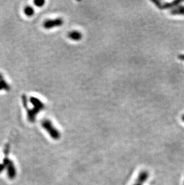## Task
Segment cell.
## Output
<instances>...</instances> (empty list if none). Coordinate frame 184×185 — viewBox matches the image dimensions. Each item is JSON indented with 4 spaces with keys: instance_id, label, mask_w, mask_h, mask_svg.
Instances as JSON below:
<instances>
[{
    "instance_id": "obj_4",
    "label": "cell",
    "mask_w": 184,
    "mask_h": 185,
    "mask_svg": "<svg viewBox=\"0 0 184 185\" xmlns=\"http://www.w3.org/2000/svg\"><path fill=\"white\" fill-rule=\"evenodd\" d=\"M64 24V20L61 18L47 19L43 22V27L46 29H50L56 27H60Z\"/></svg>"
},
{
    "instance_id": "obj_9",
    "label": "cell",
    "mask_w": 184,
    "mask_h": 185,
    "mask_svg": "<svg viewBox=\"0 0 184 185\" xmlns=\"http://www.w3.org/2000/svg\"><path fill=\"white\" fill-rule=\"evenodd\" d=\"M10 89V86L4 80V77L1 73H0V91H8Z\"/></svg>"
},
{
    "instance_id": "obj_7",
    "label": "cell",
    "mask_w": 184,
    "mask_h": 185,
    "mask_svg": "<svg viewBox=\"0 0 184 185\" xmlns=\"http://www.w3.org/2000/svg\"><path fill=\"white\" fill-rule=\"evenodd\" d=\"M148 177H149L148 172L146 170L142 171L140 172V173L139 174V175L138 176L136 182L142 185L147 182Z\"/></svg>"
},
{
    "instance_id": "obj_3",
    "label": "cell",
    "mask_w": 184,
    "mask_h": 185,
    "mask_svg": "<svg viewBox=\"0 0 184 185\" xmlns=\"http://www.w3.org/2000/svg\"><path fill=\"white\" fill-rule=\"evenodd\" d=\"M2 164L7 169L8 178L11 180L14 179L17 175V170L13 162L8 158H5L3 160Z\"/></svg>"
},
{
    "instance_id": "obj_12",
    "label": "cell",
    "mask_w": 184,
    "mask_h": 185,
    "mask_svg": "<svg viewBox=\"0 0 184 185\" xmlns=\"http://www.w3.org/2000/svg\"><path fill=\"white\" fill-rule=\"evenodd\" d=\"M5 169V166L3 164H0V173H1Z\"/></svg>"
},
{
    "instance_id": "obj_13",
    "label": "cell",
    "mask_w": 184,
    "mask_h": 185,
    "mask_svg": "<svg viewBox=\"0 0 184 185\" xmlns=\"http://www.w3.org/2000/svg\"><path fill=\"white\" fill-rule=\"evenodd\" d=\"M179 59L182 60V61H184V54H181V55H180L179 56H178Z\"/></svg>"
},
{
    "instance_id": "obj_10",
    "label": "cell",
    "mask_w": 184,
    "mask_h": 185,
    "mask_svg": "<svg viewBox=\"0 0 184 185\" xmlns=\"http://www.w3.org/2000/svg\"><path fill=\"white\" fill-rule=\"evenodd\" d=\"M23 11L25 15L28 17H32L35 13V10L31 6H26Z\"/></svg>"
},
{
    "instance_id": "obj_1",
    "label": "cell",
    "mask_w": 184,
    "mask_h": 185,
    "mask_svg": "<svg viewBox=\"0 0 184 185\" xmlns=\"http://www.w3.org/2000/svg\"><path fill=\"white\" fill-rule=\"evenodd\" d=\"M30 102L33 105L32 108H26L27 111L28 120L31 123L35 121L37 114L45 108V104L40 99L36 97L31 96L29 99Z\"/></svg>"
},
{
    "instance_id": "obj_8",
    "label": "cell",
    "mask_w": 184,
    "mask_h": 185,
    "mask_svg": "<svg viewBox=\"0 0 184 185\" xmlns=\"http://www.w3.org/2000/svg\"><path fill=\"white\" fill-rule=\"evenodd\" d=\"M171 14L174 16L181 15L184 16V5H178L174 8L172 9L170 11Z\"/></svg>"
},
{
    "instance_id": "obj_2",
    "label": "cell",
    "mask_w": 184,
    "mask_h": 185,
    "mask_svg": "<svg viewBox=\"0 0 184 185\" xmlns=\"http://www.w3.org/2000/svg\"><path fill=\"white\" fill-rule=\"evenodd\" d=\"M42 128L48 133L49 136L54 140H58L61 137L60 131L55 126L49 119H43L41 123Z\"/></svg>"
},
{
    "instance_id": "obj_5",
    "label": "cell",
    "mask_w": 184,
    "mask_h": 185,
    "mask_svg": "<svg viewBox=\"0 0 184 185\" xmlns=\"http://www.w3.org/2000/svg\"><path fill=\"white\" fill-rule=\"evenodd\" d=\"M152 2L154 3L155 5L160 9H167L172 7H175L180 5V4L182 2L181 1H174L172 2H164V3L159 1H153Z\"/></svg>"
},
{
    "instance_id": "obj_15",
    "label": "cell",
    "mask_w": 184,
    "mask_h": 185,
    "mask_svg": "<svg viewBox=\"0 0 184 185\" xmlns=\"http://www.w3.org/2000/svg\"><path fill=\"white\" fill-rule=\"evenodd\" d=\"M141 185V184H139V183H137V182H136V183H135L134 185Z\"/></svg>"
},
{
    "instance_id": "obj_11",
    "label": "cell",
    "mask_w": 184,
    "mask_h": 185,
    "mask_svg": "<svg viewBox=\"0 0 184 185\" xmlns=\"http://www.w3.org/2000/svg\"><path fill=\"white\" fill-rule=\"evenodd\" d=\"M34 3L35 6L38 7H43L45 4V1L44 0H37L34 1Z\"/></svg>"
},
{
    "instance_id": "obj_6",
    "label": "cell",
    "mask_w": 184,
    "mask_h": 185,
    "mask_svg": "<svg viewBox=\"0 0 184 185\" xmlns=\"http://www.w3.org/2000/svg\"><path fill=\"white\" fill-rule=\"evenodd\" d=\"M68 37L70 40L73 41H79L82 39L83 34H82L81 32L77 30H74L70 31L68 34Z\"/></svg>"
},
{
    "instance_id": "obj_16",
    "label": "cell",
    "mask_w": 184,
    "mask_h": 185,
    "mask_svg": "<svg viewBox=\"0 0 184 185\" xmlns=\"http://www.w3.org/2000/svg\"><path fill=\"white\" fill-rule=\"evenodd\" d=\"M183 185H184V184H183Z\"/></svg>"
},
{
    "instance_id": "obj_14",
    "label": "cell",
    "mask_w": 184,
    "mask_h": 185,
    "mask_svg": "<svg viewBox=\"0 0 184 185\" xmlns=\"http://www.w3.org/2000/svg\"><path fill=\"white\" fill-rule=\"evenodd\" d=\"M182 120H183V121L184 122V114L182 116Z\"/></svg>"
}]
</instances>
